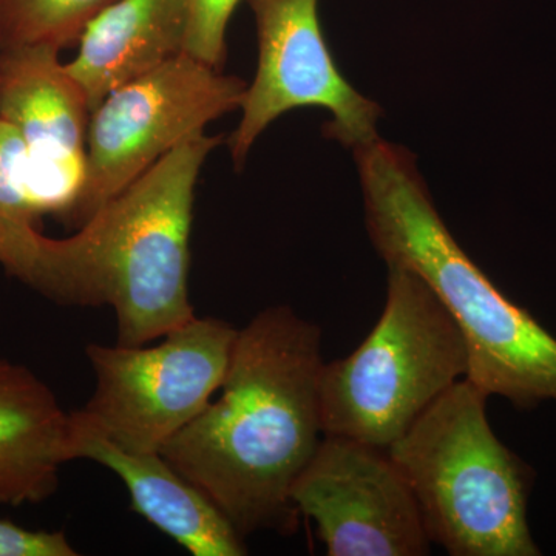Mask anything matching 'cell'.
Listing matches in <instances>:
<instances>
[{"mask_svg": "<svg viewBox=\"0 0 556 556\" xmlns=\"http://www.w3.org/2000/svg\"><path fill=\"white\" fill-rule=\"evenodd\" d=\"M27 177V156L20 135L0 121V251L25 230L39 228Z\"/></svg>", "mask_w": 556, "mask_h": 556, "instance_id": "cell-15", "label": "cell"}, {"mask_svg": "<svg viewBox=\"0 0 556 556\" xmlns=\"http://www.w3.org/2000/svg\"><path fill=\"white\" fill-rule=\"evenodd\" d=\"M116 0H0V50L79 42L94 17Z\"/></svg>", "mask_w": 556, "mask_h": 556, "instance_id": "cell-14", "label": "cell"}, {"mask_svg": "<svg viewBox=\"0 0 556 556\" xmlns=\"http://www.w3.org/2000/svg\"><path fill=\"white\" fill-rule=\"evenodd\" d=\"M223 137L182 142L67 239L33 229L2 263L56 305L113 309L116 343L142 346L195 317L189 298L197 181Z\"/></svg>", "mask_w": 556, "mask_h": 556, "instance_id": "cell-2", "label": "cell"}, {"mask_svg": "<svg viewBox=\"0 0 556 556\" xmlns=\"http://www.w3.org/2000/svg\"><path fill=\"white\" fill-rule=\"evenodd\" d=\"M467 371L466 339L444 303L412 270L388 268L378 324L321 368L324 433L388 450Z\"/></svg>", "mask_w": 556, "mask_h": 556, "instance_id": "cell-5", "label": "cell"}, {"mask_svg": "<svg viewBox=\"0 0 556 556\" xmlns=\"http://www.w3.org/2000/svg\"><path fill=\"white\" fill-rule=\"evenodd\" d=\"M239 329L192 317L155 346L86 348L93 394L80 415L121 448L160 453L222 388Z\"/></svg>", "mask_w": 556, "mask_h": 556, "instance_id": "cell-6", "label": "cell"}, {"mask_svg": "<svg viewBox=\"0 0 556 556\" xmlns=\"http://www.w3.org/2000/svg\"><path fill=\"white\" fill-rule=\"evenodd\" d=\"M486 399L460 379L388 452L431 543L452 556L541 555L527 522L532 468L493 433Z\"/></svg>", "mask_w": 556, "mask_h": 556, "instance_id": "cell-4", "label": "cell"}, {"mask_svg": "<svg viewBox=\"0 0 556 556\" xmlns=\"http://www.w3.org/2000/svg\"><path fill=\"white\" fill-rule=\"evenodd\" d=\"M291 496L329 556L430 554L412 486L387 448L325 434Z\"/></svg>", "mask_w": 556, "mask_h": 556, "instance_id": "cell-9", "label": "cell"}, {"mask_svg": "<svg viewBox=\"0 0 556 556\" xmlns=\"http://www.w3.org/2000/svg\"><path fill=\"white\" fill-rule=\"evenodd\" d=\"M372 247L433 289L466 339L470 380L519 409L556 402V338L478 268L431 200L416 159L376 139L354 150Z\"/></svg>", "mask_w": 556, "mask_h": 556, "instance_id": "cell-3", "label": "cell"}, {"mask_svg": "<svg viewBox=\"0 0 556 556\" xmlns=\"http://www.w3.org/2000/svg\"><path fill=\"white\" fill-rule=\"evenodd\" d=\"M70 460V413L30 368L0 358V506L50 500Z\"/></svg>", "mask_w": 556, "mask_h": 556, "instance_id": "cell-12", "label": "cell"}, {"mask_svg": "<svg viewBox=\"0 0 556 556\" xmlns=\"http://www.w3.org/2000/svg\"><path fill=\"white\" fill-rule=\"evenodd\" d=\"M54 47L0 50V121L20 135L38 218L72 228L86 174L90 108Z\"/></svg>", "mask_w": 556, "mask_h": 556, "instance_id": "cell-10", "label": "cell"}, {"mask_svg": "<svg viewBox=\"0 0 556 556\" xmlns=\"http://www.w3.org/2000/svg\"><path fill=\"white\" fill-rule=\"evenodd\" d=\"M64 532L31 530L0 519V556H76Z\"/></svg>", "mask_w": 556, "mask_h": 556, "instance_id": "cell-17", "label": "cell"}, {"mask_svg": "<svg viewBox=\"0 0 556 556\" xmlns=\"http://www.w3.org/2000/svg\"><path fill=\"white\" fill-rule=\"evenodd\" d=\"M241 0H189L185 53L222 68L226 60V30Z\"/></svg>", "mask_w": 556, "mask_h": 556, "instance_id": "cell-16", "label": "cell"}, {"mask_svg": "<svg viewBox=\"0 0 556 556\" xmlns=\"http://www.w3.org/2000/svg\"><path fill=\"white\" fill-rule=\"evenodd\" d=\"M248 84L188 53L112 91L91 112L73 229L212 121L241 108Z\"/></svg>", "mask_w": 556, "mask_h": 556, "instance_id": "cell-7", "label": "cell"}, {"mask_svg": "<svg viewBox=\"0 0 556 556\" xmlns=\"http://www.w3.org/2000/svg\"><path fill=\"white\" fill-rule=\"evenodd\" d=\"M255 17L258 64L241 102L239 127L228 139L236 169L269 124L294 109L331 113L328 138L356 150L379 138L382 109L340 73L318 20V0H249Z\"/></svg>", "mask_w": 556, "mask_h": 556, "instance_id": "cell-8", "label": "cell"}, {"mask_svg": "<svg viewBox=\"0 0 556 556\" xmlns=\"http://www.w3.org/2000/svg\"><path fill=\"white\" fill-rule=\"evenodd\" d=\"M189 0H116L79 39L70 75L90 112L124 84L185 53Z\"/></svg>", "mask_w": 556, "mask_h": 556, "instance_id": "cell-13", "label": "cell"}, {"mask_svg": "<svg viewBox=\"0 0 556 556\" xmlns=\"http://www.w3.org/2000/svg\"><path fill=\"white\" fill-rule=\"evenodd\" d=\"M72 460L109 468L126 485L131 508L193 556H243L244 538L214 503L161 453L121 448L80 415L70 413Z\"/></svg>", "mask_w": 556, "mask_h": 556, "instance_id": "cell-11", "label": "cell"}, {"mask_svg": "<svg viewBox=\"0 0 556 556\" xmlns=\"http://www.w3.org/2000/svg\"><path fill=\"white\" fill-rule=\"evenodd\" d=\"M321 342L291 306L258 313L239 329L222 397L160 452L243 538L299 530L292 486L325 437Z\"/></svg>", "mask_w": 556, "mask_h": 556, "instance_id": "cell-1", "label": "cell"}]
</instances>
